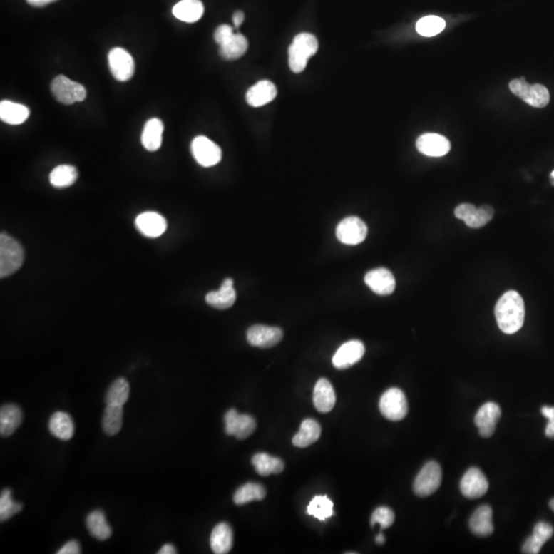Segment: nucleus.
I'll return each instance as SVG.
<instances>
[{"mask_svg":"<svg viewBox=\"0 0 554 554\" xmlns=\"http://www.w3.org/2000/svg\"><path fill=\"white\" fill-rule=\"evenodd\" d=\"M22 504L14 501L11 491L9 488L2 490L0 496V520L1 523L9 520L14 515L22 511Z\"/></svg>","mask_w":554,"mask_h":554,"instance_id":"obj_41","label":"nucleus"},{"mask_svg":"<svg viewBox=\"0 0 554 554\" xmlns=\"http://www.w3.org/2000/svg\"><path fill=\"white\" fill-rule=\"evenodd\" d=\"M177 553L176 547L170 543L165 544V545L161 547L160 551H158V553L160 554H175Z\"/></svg>","mask_w":554,"mask_h":554,"instance_id":"obj_48","label":"nucleus"},{"mask_svg":"<svg viewBox=\"0 0 554 554\" xmlns=\"http://www.w3.org/2000/svg\"><path fill=\"white\" fill-rule=\"evenodd\" d=\"M336 235L339 242L347 245L361 244L368 235V227L357 217H348L338 224Z\"/></svg>","mask_w":554,"mask_h":554,"instance_id":"obj_8","label":"nucleus"},{"mask_svg":"<svg viewBox=\"0 0 554 554\" xmlns=\"http://www.w3.org/2000/svg\"><path fill=\"white\" fill-rule=\"evenodd\" d=\"M212 553L226 554L230 553L233 545V530L226 523L217 525L210 538Z\"/></svg>","mask_w":554,"mask_h":554,"instance_id":"obj_26","label":"nucleus"},{"mask_svg":"<svg viewBox=\"0 0 554 554\" xmlns=\"http://www.w3.org/2000/svg\"><path fill=\"white\" fill-rule=\"evenodd\" d=\"M366 286L379 296H388L394 293L396 282L391 271L386 268H377L369 271L364 277Z\"/></svg>","mask_w":554,"mask_h":554,"instance_id":"obj_17","label":"nucleus"},{"mask_svg":"<svg viewBox=\"0 0 554 554\" xmlns=\"http://www.w3.org/2000/svg\"><path fill=\"white\" fill-rule=\"evenodd\" d=\"M25 252L22 245L6 232L0 235V277H11L22 267Z\"/></svg>","mask_w":554,"mask_h":554,"instance_id":"obj_2","label":"nucleus"},{"mask_svg":"<svg viewBox=\"0 0 554 554\" xmlns=\"http://www.w3.org/2000/svg\"><path fill=\"white\" fill-rule=\"evenodd\" d=\"M252 465L262 476L279 474L284 471V464L279 458L272 457L266 453H259L252 457Z\"/></svg>","mask_w":554,"mask_h":554,"instance_id":"obj_33","label":"nucleus"},{"mask_svg":"<svg viewBox=\"0 0 554 554\" xmlns=\"http://www.w3.org/2000/svg\"><path fill=\"white\" fill-rule=\"evenodd\" d=\"M51 93L58 102L65 105L83 101L86 98V90L83 84L71 81L68 77L59 76L51 83Z\"/></svg>","mask_w":554,"mask_h":554,"instance_id":"obj_7","label":"nucleus"},{"mask_svg":"<svg viewBox=\"0 0 554 554\" xmlns=\"http://www.w3.org/2000/svg\"><path fill=\"white\" fill-rule=\"evenodd\" d=\"M445 27L446 22L443 19L436 16H429L418 21L416 30L422 36L432 37L443 32Z\"/></svg>","mask_w":554,"mask_h":554,"instance_id":"obj_40","label":"nucleus"},{"mask_svg":"<svg viewBox=\"0 0 554 554\" xmlns=\"http://www.w3.org/2000/svg\"><path fill=\"white\" fill-rule=\"evenodd\" d=\"M456 218L463 220L471 228H481L487 225L494 217V209L491 205L476 207L471 203H462L455 210Z\"/></svg>","mask_w":554,"mask_h":554,"instance_id":"obj_11","label":"nucleus"},{"mask_svg":"<svg viewBox=\"0 0 554 554\" xmlns=\"http://www.w3.org/2000/svg\"><path fill=\"white\" fill-rule=\"evenodd\" d=\"M224 421L226 434L237 437L238 439H245L251 436L257 427L256 421L252 416L247 414L240 415L235 409L227 411Z\"/></svg>","mask_w":554,"mask_h":554,"instance_id":"obj_12","label":"nucleus"},{"mask_svg":"<svg viewBox=\"0 0 554 554\" xmlns=\"http://www.w3.org/2000/svg\"><path fill=\"white\" fill-rule=\"evenodd\" d=\"M395 520L394 513L388 507H378L371 518V525H380L381 529L385 530L394 525Z\"/></svg>","mask_w":554,"mask_h":554,"instance_id":"obj_42","label":"nucleus"},{"mask_svg":"<svg viewBox=\"0 0 554 554\" xmlns=\"http://www.w3.org/2000/svg\"><path fill=\"white\" fill-rule=\"evenodd\" d=\"M320 434L322 427L319 422L313 419L304 420L298 434L294 436L293 445L297 448H307L319 441Z\"/></svg>","mask_w":554,"mask_h":554,"instance_id":"obj_31","label":"nucleus"},{"mask_svg":"<svg viewBox=\"0 0 554 554\" xmlns=\"http://www.w3.org/2000/svg\"><path fill=\"white\" fill-rule=\"evenodd\" d=\"M23 421V413L17 404H8L0 410V434L9 436L18 429Z\"/></svg>","mask_w":554,"mask_h":554,"instance_id":"obj_25","label":"nucleus"},{"mask_svg":"<svg viewBox=\"0 0 554 554\" xmlns=\"http://www.w3.org/2000/svg\"><path fill=\"white\" fill-rule=\"evenodd\" d=\"M266 497L265 488L256 483H247L236 491L233 501L236 505H245L258 500L261 501Z\"/></svg>","mask_w":554,"mask_h":554,"instance_id":"obj_38","label":"nucleus"},{"mask_svg":"<svg viewBox=\"0 0 554 554\" xmlns=\"http://www.w3.org/2000/svg\"><path fill=\"white\" fill-rule=\"evenodd\" d=\"M30 116V110L25 105L11 101L0 103V118L4 123L11 125L24 123Z\"/></svg>","mask_w":554,"mask_h":554,"instance_id":"obj_29","label":"nucleus"},{"mask_svg":"<svg viewBox=\"0 0 554 554\" xmlns=\"http://www.w3.org/2000/svg\"><path fill=\"white\" fill-rule=\"evenodd\" d=\"M376 542H377V544H379V545H382V544L385 543V537H384V535L382 534V533H380V534H379L378 536L376 537Z\"/></svg>","mask_w":554,"mask_h":554,"instance_id":"obj_49","label":"nucleus"},{"mask_svg":"<svg viewBox=\"0 0 554 554\" xmlns=\"http://www.w3.org/2000/svg\"><path fill=\"white\" fill-rule=\"evenodd\" d=\"M364 352H366V348L361 341H348L341 346L334 355V366L338 369L350 368L361 361L364 355Z\"/></svg>","mask_w":554,"mask_h":554,"instance_id":"obj_16","label":"nucleus"},{"mask_svg":"<svg viewBox=\"0 0 554 554\" xmlns=\"http://www.w3.org/2000/svg\"><path fill=\"white\" fill-rule=\"evenodd\" d=\"M381 414L390 421H401L408 415L406 395L399 388H390L383 394L379 403Z\"/></svg>","mask_w":554,"mask_h":554,"instance_id":"obj_6","label":"nucleus"},{"mask_svg":"<svg viewBox=\"0 0 554 554\" xmlns=\"http://www.w3.org/2000/svg\"><path fill=\"white\" fill-rule=\"evenodd\" d=\"M51 434L61 441H70L74 434V423L71 416L65 411H56L48 422Z\"/></svg>","mask_w":554,"mask_h":554,"instance_id":"obj_27","label":"nucleus"},{"mask_svg":"<svg viewBox=\"0 0 554 554\" xmlns=\"http://www.w3.org/2000/svg\"><path fill=\"white\" fill-rule=\"evenodd\" d=\"M277 90L275 83L269 81H261L247 91L245 99L252 107H261L268 104L277 98Z\"/></svg>","mask_w":554,"mask_h":554,"instance_id":"obj_23","label":"nucleus"},{"mask_svg":"<svg viewBox=\"0 0 554 554\" xmlns=\"http://www.w3.org/2000/svg\"><path fill=\"white\" fill-rule=\"evenodd\" d=\"M284 333L282 329L275 327L256 324L247 329V342L255 347L270 348L277 345L282 340Z\"/></svg>","mask_w":554,"mask_h":554,"instance_id":"obj_15","label":"nucleus"},{"mask_svg":"<svg viewBox=\"0 0 554 554\" xmlns=\"http://www.w3.org/2000/svg\"><path fill=\"white\" fill-rule=\"evenodd\" d=\"M58 554H79L81 553V544L76 540H71L67 542L62 548L57 553Z\"/></svg>","mask_w":554,"mask_h":554,"instance_id":"obj_45","label":"nucleus"},{"mask_svg":"<svg viewBox=\"0 0 554 554\" xmlns=\"http://www.w3.org/2000/svg\"><path fill=\"white\" fill-rule=\"evenodd\" d=\"M307 513L319 520H329L335 514L333 501L328 496H315L308 505Z\"/></svg>","mask_w":554,"mask_h":554,"instance_id":"obj_36","label":"nucleus"},{"mask_svg":"<svg viewBox=\"0 0 554 554\" xmlns=\"http://www.w3.org/2000/svg\"><path fill=\"white\" fill-rule=\"evenodd\" d=\"M78 173L76 168L62 165L53 168L50 175V182L56 188H67L76 183Z\"/></svg>","mask_w":554,"mask_h":554,"instance_id":"obj_37","label":"nucleus"},{"mask_svg":"<svg viewBox=\"0 0 554 554\" xmlns=\"http://www.w3.org/2000/svg\"><path fill=\"white\" fill-rule=\"evenodd\" d=\"M541 413L548 420L545 430L546 436L548 438H554V406H543Z\"/></svg>","mask_w":554,"mask_h":554,"instance_id":"obj_44","label":"nucleus"},{"mask_svg":"<svg viewBox=\"0 0 554 554\" xmlns=\"http://www.w3.org/2000/svg\"><path fill=\"white\" fill-rule=\"evenodd\" d=\"M319 51L317 37L310 34H301L294 37L289 48V65L294 73H301L307 66L308 60Z\"/></svg>","mask_w":554,"mask_h":554,"instance_id":"obj_3","label":"nucleus"},{"mask_svg":"<svg viewBox=\"0 0 554 554\" xmlns=\"http://www.w3.org/2000/svg\"><path fill=\"white\" fill-rule=\"evenodd\" d=\"M86 528L95 539L106 541L112 535V530L107 523L106 515L102 511H93L86 518Z\"/></svg>","mask_w":554,"mask_h":554,"instance_id":"obj_32","label":"nucleus"},{"mask_svg":"<svg viewBox=\"0 0 554 554\" xmlns=\"http://www.w3.org/2000/svg\"><path fill=\"white\" fill-rule=\"evenodd\" d=\"M554 529L550 523L540 521L535 525L532 536L528 538L523 546V553L537 554L544 544L553 536Z\"/></svg>","mask_w":554,"mask_h":554,"instance_id":"obj_24","label":"nucleus"},{"mask_svg":"<svg viewBox=\"0 0 554 554\" xmlns=\"http://www.w3.org/2000/svg\"><path fill=\"white\" fill-rule=\"evenodd\" d=\"M550 178H554V170L553 173H551Z\"/></svg>","mask_w":554,"mask_h":554,"instance_id":"obj_51","label":"nucleus"},{"mask_svg":"<svg viewBox=\"0 0 554 554\" xmlns=\"http://www.w3.org/2000/svg\"><path fill=\"white\" fill-rule=\"evenodd\" d=\"M191 152L198 165L202 167H214L222 160L221 148L205 135H198L193 140Z\"/></svg>","mask_w":554,"mask_h":554,"instance_id":"obj_9","label":"nucleus"},{"mask_svg":"<svg viewBox=\"0 0 554 554\" xmlns=\"http://www.w3.org/2000/svg\"><path fill=\"white\" fill-rule=\"evenodd\" d=\"M460 490L467 499H479L488 492V479L481 469L471 467L463 476Z\"/></svg>","mask_w":554,"mask_h":554,"instance_id":"obj_13","label":"nucleus"},{"mask_svg":"<svg viewBox=\"0 0 554 554\" xmlns=\"http://www.w3.org/2000/svg\"><path fill=\"white\" fill-rule=\"evenodd\" d=\"M500 417H501V409L497 404L488 401L481 406L474 418V423L478 427L481 437L488 438L494 434Z\"/></svg>","mask_w":554,"mask_h":554,"instance_id":"obj_14","label":"nucleus"},{"mask_svg":"<svg viewBox=\"0 0 554 554\" xmlns=\"http://www.w3.org/2000/svg\"><path fill=\"white\" fill-rule=\"evenodd\" d=\"M123 408L116 404H107L103 415L102 427L107 436H116L123 427Z\"/></svg>","mask_w":554,"mask_h":554,"instance_id":"obj_34","label":"nucleus"},{"mask_svg":"<svg viewBox=\"0 0 554 554\" xmlns=\"http://www.w3.org/2000/svg\"><path fill=\"white\" fill-rule=\"evenodd\" d=\"M247 46L249 43L244 35L235 34L225 43L220 46L219 53L223 59L237 60L245 55Z\"/></svg>","mask_w":554,"mask_h":554,"instance_id":"obj_35","label":"nucleus"},{"mask_svg":"<svg viewBox=\"0 0 554 554\" xmlns=\"http://www.w3.org/2000/svg\"><path fill=\"white\" fill-rule=\"evenodd\" d=\"M549 506H550L551 511H553L554 513V499L549 502Z\"/></svg>","mask_w":554,"mask_h":554,"instance_id":"obj_50","label":"nucleus"},{"mask_svg":"<svg viewBox=\"0 0 554 554\" xmlns=\"http://www.w3.org/2000/svg\"><path fill=\"white\" fill-rule=\"evenodd\" d=\"M418 150L424 155L441 158L451 150V143L446 137L438 134H424L416 142Z\"/></svg>","mask_w":554,"mask_h":554,"instance_id":"obj_19","label":"nucleus"},{"mask_svg":"<svg viewBox=\"0 0 554 554\" xmlns=\"http://www.w3.org/2000/svg\"><path fill=\"white\" fill-rule=\"evenodd\" d=\"M110 72L118 81H128L134 76L135 61L125 48H114L108 55Z\"/></svg>","mask_w":554,"mask_h":554,"instance_id":"obj_10","label":"nucleus"},{"mask_svg":"<svg viewBox=\"0 0 554 554\" xmlns=\"http://www.w3.org/2000/svg\"><path fill=\"white\" fill-rule=\"evenodd\" d=\"M56 1H58V0H27L28 4L30 6H35V8H43V6Z\"/></svg>","mask_w":554,"mask_h":554,"instance_id":"obj_46","label":"nucleus"},{"mask_svg":"<svg viewBox=\"0 0 554 554\" xmlns=\"http://www.w3.org/2000/svg\"><path fill=\"white\" fill-rule=\"evenodd\" d=\"M233 34H235V31H233V28L231 27V26L226 24L219 26V27L217 28L216 31H215V41H216L219 46H222V44L225 43L228 39H230L231 37L233 36Z\"/></svg>","mask_w":554,"mask_h":554,"instance_id":"obj_43","label":"nucleus"},{"mask_svg":"<svg viewBox=\"0 0 554 554\" xmlns=\"http://www.w3.org/2000/svg\"><path fill=\"white\" fill-rule=\"evenodd\" d=\"M313 404L320 413H329L336 404V394L334 387L327 379L322 378L315 384L313 391Z\"/></svg>","mask_w":554,"mask_h":554,"instance_id":"obj_22","label":"nucleus"},{"mask_svg":"<svg viewBox=\"0 0 554 554\" xmlns=\"http://www.w3.org/2000/svg\"><path fill=\"white\" fill-rule=\"evenodd\" d=\"M498 327L505 334L513 335L523 326L525 317V302L518 292H506L498 300L495 307Z\"/></svg>","mask_w":554,"mask_h":554,"instance_id":"obj_1","label":"nucleus"},{"mask_svg":"<svg viewBox=\"0 0 554 554\" xmlns=\"http://www.w3.org/2000/svg\"><path fill=\"white\" fill-rule=\"evenodd\" d=\"M509 88L523 101L536 108H543L550 101L548 90L542 84H530L525 78L513 79Z\"/></svg>","mask_w":554,"mask_h":554,"instance_id":"obj_4","label":"nucleus"},{"mask_svg":"<svg viewBox=\"0 0 554 554\" xmlns=\"http://www.w3.org/2000/svg\"><path fill=\"white\" fill-rule=\"evenodd\" d=\"M233 24H235L236 28H240V25L244 23L245 21V14L242 13V11H235V14H233L232 17Z\"/></svg>","mask_w":554,"mask_h":554,"instance_id":"obj_47","label":"nucleus"},{"mask_svg":"<svg viewBox=\"0 0 554 554\" xmlns=\"http://www.w3.org/2000/svg\"><path fill=\"white\" fill-rule=\"evenodd\" d=\"M135 227L144 236L160 237L168 228L167 220L155 212H145L135 218Z\"/></svg>","mask_w":554,"mask_h":554,"instance_id":"obj_18","label":"nucleus"},{"mask_svg":"<svg viewBox=\"0 0 554 554\" xmlns=\"http://www.w3.org/2000/svg\"><path fill=\"white\" fill-rule=\"evenodd\" d=\"M128 397H130V384L125 378H118L109 387L105 401L107 404L123 406L128 401Z\"/></svg>","mask_w":554,"mask_h":554,"instance_id":"obj_39","label":"nucleus"},{"mask_svg":"<svg viewBox=\"0 0 554 554\" xmlns=\"http://www.w3.org/2000/svg\"><path fill=\"white\" fill-rule=\"evenodd\" d=\"M163 123L160 119L151 118L147 121L142 133V145L146 150L158 151L163 143Z\"/></svg>","mask_w":554,"mask_h":554,"instance_id":"obj_28","label":"nucleus"},{"mask_svg":"<svg viewBox=\"0 0 554 554\" xmlns=\"http://www.w3.org/2000/svg\"><path fill=\"white\" fill-rule=\"evenodd\" d=\"M469 529L478 537H488L493 534V509L488 505H481L472 513Z\"/></svg>","mask_w":554,"mask_h":554,"instance_id":"obj_21","label":"nucleus"},{"mask_svg":"<svg viewBox=\"0 0 554 554\" xmlns=\"http://www.w3.org/2000/svg\"><path fill=\"white\" fill-rule=\"evenodd\" d=\"M202 2L200 0H181L173 9V14L182 22H198L203 16Z\"/></svg>","mask_w":554,"mask_h":554,"instance_id":"obj_30","label":"nucleus"},{"mask_svg":"<svg viewBox=\"0 0 554 554\" xmlns=\"http://www.w3.org/2000/svg\"><path fill=\"white\" fill-rule=\"evenodd\" d=\"M233 284H235L233 279L226 278L222 282L221 287L218 291L210 292L205 296V302L210 307L220 310H225L232 307L236 301V292Z\"/></svg>","mask_w":554,"mask_h":554,"instance_id":"obj_20","label":"nucleus"},{"mask_svg":"<svg viewBox=\"0 0 554 554\" xmlns=\"http://www.w3.org/2000/svg\"><path fill=\"white\" fill-rule=\"evenodd\" d=\"M443 471L438 463L430 461L423 466L414 481V492L418 497L425 498L436 493L441 487Z\"/></svg>","mask_w":554,"mask_h":554,"instance_id":"obj_5","label":"nucleus"}]
</instances>
